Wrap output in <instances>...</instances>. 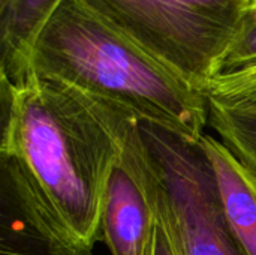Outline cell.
I'll list each match as a JSON object with an SVG mask.
<instances>
[{
  "instance_id": "6da1fadb",
  "label": "cell",
  "mask_w": 256,
  "mask_h": 255,
  "mask_svg": "<svg viewBox=\"0 0 256 255\" xmlns=\"http://www.w3.org/2000/svg\"><path fill=\"white\" fill-rule=\"evenodd\" d=\"M0 153L26 168L66 227L93 246L108 182L136 122L129 113L60 81H0Z\"/></svg>"
},
{
  "instance_id": "7a4b0ae2",
  "label": "cell",
  "mask_w": 256,
  "mask_h": 255,
  "mask_svg": "<svg viewBox=\"0 0 256 255\" xmlns=\"http://www.w3.org/2000/svg\"><path fill=\"white\" fill-rule=\"evenodd\" d=\"M30 77L60 81L192 141L208 126L206 93L78 0H62L40 30Z\"/></svg>"
},
{
  "instance_id": "3957f363",
  "label": "cell",
  "mask_w": 256,
  "mask_h": 255,
  "mask_svg": "<svg viewBox=\"0 0 256 255\" xmlns=\"http://www.w3.org/2000/svg\"><path fill=\"white\" fill-rule=\"evenodd\" d=\"M196 90L230 48L248 0H78Z\"/></svg>"
},
{
  "instance_id": "277c9868",
  "label": "cell",
  "mask_w": 256,
  "mask_h": 255,
  "mask_svg": "<svg viewBox=\"0 0 256 255\" xmlns=\"http://www.w3.org/2000/svg\"><path fill=\"white\" fill-rule=\"evenodd\" d=\"M140 138L183 255H246L232 234L200 141L138 122Z\"/></svg>"
},
{
  "instance_id": "5b68a950",
  "label": "cell",
  "mask_w": 256,
  "mask_h": 255,
  "mask_svg": "<svg viewBox=\"0 0 256 255\" xmlns=\"http://www.w3.org/2000/svg\"><path fill=\"white\" fill-rule=\"evenodd\" d=\"M60 219L26 168L0 153V255H93Z\"/></svg>"
},
{
  "instance_id": "8992f818",
  "label": "cell",
  "mask_w": 256,
  "mask_h": 255,
  "mask_svg": "<svg viewBox=\"0 0 256 255\" xmlns=\"http://www.w3.org/2000/svg\"><path fill=\"white\" fill-rule=\"evenodd\" d=\"M138 122L112 168L104 204L100 231L112 255H153L156 209Z\"/></svg>"
},
{
  "instance_id": "52a82bcc",
  "label": "cell",
  "mask_w": 256,
  "mask_h": 255,
  "mask_svg": "<svg viewBox=\"0 0 256 255\" xmlns=\"http://www.w3.org/2000/svg\"><path fill=\"white\" fill-rule=\"evenodd\" d=\"M200 144L214 174L225 219L246 255H256V177L214 135Z\"/></svg>"
},
{
  "instance_id": "ba28073f",
  "label": "cell",
  "mask_w": 256,
  "mask_h": 255,
  "mask_svg": "<svg viewBox=\"0 0 256 255\" xmlns=\"http://www.w3.org/2000/svg\"><path fill=\"white\" fill-rule=\"evenodd\" d=\"M62 0H2L0 2V81L12 86L30 77L34 42Z\"/></svg>"
},
{
  "instance_id": "9c48e42d",
  "label": "cell",
  "mask_w": 256,
  "mask_h": 255,
  "mask_svg": "<svg viewBox=\"0 0 256 255\" xmlns=\"http://www.w3.org/2000/svg\"><path fill=\"white\" fill-rule=\"evenodd\" d=\"M208 126L256 177V110L226 107L208 99Z\"/></svg>"
},
{
  "instance_id": "30bf717a",
  "label": "cell",
  "mask_w": 256,
  "mask_h": 255,
  "mask_svg": "<svg viewBox=\"0 0 256 255\" xmlns=\"http://www.w3.org/2000/svg\"><path fill=\"white\" fill-rule=\"evenodd\" d=\"M204 93L210 101L226 107L256 110V65L234 74L214 77Z\"/></svg>"
},
{
  "instance_id": "8fae6325",
  "label": "cell",
  "mask_w": 256,
  "mask_h": 255,
  "mask_svg": "<svg viewBox=\"0 0 256 255\" xmlns=\"http://www.w3.org/2000/svg\"><path fill=\"white\" fill-rule=\"evenodd\" d=\"M256 65V0H248L236 36L226 50L218 75H228Z\"/></svg>"
},
{
  "instance_id": "7c38bea8",
  "label": "cell",
  "mask_w": 256,
  "mask_h": 255,
  "mask_svg": "<svg viewBox=\"0 0 256 255\" xmlns=\"http://www.w3.org/2000/svg\"><path fill=\"white\" fill-rule=\"evenodd\" d=\"M144 155H146V152H144ZM146 161H147V156H146ZM147 168H148V183H150L154 209H156V231H154L153 255H183L180 245H178V240H177V236L174 233V228L171 225V221H170V218L165 212V207L156 192L154 180H153V174H152L148 161H147Z\"/></svg>"
},
{
  "instance_id": "4fadbf2b",
  "label": "cell",
  "mask_w": 256,
  "mask_h": 255,
  "mask_svg": "<svg viewBox=\"0 0 256 255\" xmlns=\"http://www.w3.org/2000/svg\"><path fill=\"white\" fill-rule=\"evenodd\" d=\"M0 2H2V0H0Z\"/></svg>"
}]
</instances>
